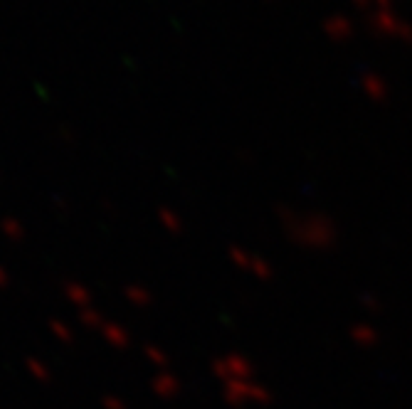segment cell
I'll use <instances>...</instances> for the list:
<instances>
[{
	"label": "cell",
	"mask_w": 412,
	"mask_h": 409,
	"mask_svg": "<svg viewBox=\"0 0 412 409\" xmlns=\"http://www.w3.org/2000/svg\"><path fill=\"white\" fill-rule=\"evenodd\" d=\"M368 28L381 37H395V40L412 42V25L395 15V10H373L368 15Z\"/></svg>",
	"instance_id": "6da1fadb"
},
{
	"label": "cell",
	"mask_w": 412,
	"mask_h": 409,
	"mask_svg": "<svg viewBox=\"0 0 412 409\" xmlns=\"http://www.w3.org/2000/svg\"><path fill=\"white\" fill-rule=\"evenodd\" d=\"M358 87H361V91L371 101H388V96H390L388 79L378 72H371V69H366V72L358 77Z\"/></svg>",
	"instance_id": "7a4b0ae2"
},
{
	"label": "cell",
	"mask_w": 412,
	"mask_h": 409,
	"mask_svg": "<svg viewBox=\"0 0 412 409\" xmlns=\"http://www.w3.org/2000/svg\"><path fill=\"white\" fill-rule=\"evenodd\" d=\"M324 32L334 42H346L353 37V23H351V18H346V15L334 13L331 18L324 20Z\"/></svg>",
	"instance_id": "3957f363"
},
{
	"label": "cell",
	"mask_w": 412,
	"mask_h": 409,
	"mask_svg": "<svg viewBox=\"0 0 412 409\" xmlns=\"http://www.w3.org/2000/svg\"><path fill=\"white\" fill-rule=\"evenodd\" d=\"M376 10H393V0H373Z\"/></svg>",
	"instance_id": "277c9868"
},
{
	"label": "cell",
	"mask_w": 412,
	"mask_h": 409,
	"mask_svg": "<svg viewBox=\"0 0 412 409\" xmlns=\"http://www.w3.org/2000/svg\"><path fill=\"white\" fill-rule=\"evenodd\" d=\"M353 5H356V8H361V10H368L373 5V0H351Z\"/></svg>",
	"instance_id": "5b68a950"
}]
</instances>
